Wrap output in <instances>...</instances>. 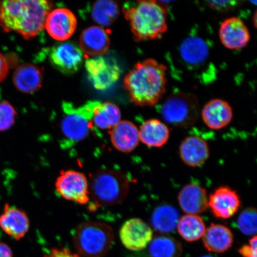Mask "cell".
<instances>
[{"label":"cell","mask_w":257,"mask_h":257,"mask_svg":"<svg viewBox=\"0 0 257 257\" xmlns=\"http://www.w3.org/2000/svg\"><path fill=\"white\" fill-rule=\"evenodd\" d=\"M52 8V3L45 0L0 2V27L31 39L44 30Z\"/></svg>","instance_id":"6da1fadb"},{"label":"cell","mask_w":257,"mask_h":257,"mask_svg":"<svg viewBox=\"0 0 257 257\" xmlns=\"http://www.w3.org/2000/svg\"><path fill=\"white\" fill-rule=\"evenodd\" d=\"M166 72L165 64L153 59L137 63L124 79L131 101L141 107L158 103L166 91Z\"/></svg>","instance_id":"7a4b0ae2"},{"label":"cell","mask_w":257,"mask_h":257,"mask_svg":"<svg viewBox=\"0 0 257 257\" xmlns=\"http://www.w3.org/2000/svg\"><path fill=\"white\" fill-rule=\"evenodd\" d=\"M123 12L137 42L159 39L168 30V13L163 2L143 0L128 3Z\"/></svg>","instance_id":"3957f363"},{"label":"cell","mask_w":257,"mask_h":257,"mask_svg":"<svg viewBox=\"0 0 257 257\" xmlns=\"http://www.w3.org/2000/svg\"><path fill=\"white\" fill-rule=\"evenodd\" d=\"M114 233L108 224L98 221H88L77 226L73 244L79 255L84 257H102L110 249Z\"/></svg>","instance_id":"277c9868"},{"label":"cell","mask_w":257,"mask_h":257,"mask_svg":"<svg viewBox=\"0 0 257 257\" xmlns=\"http://www.w3.org/2000/svg\"><path fill=\"white\" fill-rule=\"evenodd\" d=\"M89 194L98 204L112 205L126 197L128 181L123 173L111 169L99 170L91 176Z\"/></svg>","instance_id":"5b68a950"},{"label":"cell","mask_w":257,"mask_h":257,"mask_svg":"<svg viewBox=\"0 0 257 257\" xmlns=\"http://www.w3.org/2000/svg\"><path fill=\"white\" fill-rule=\"evenodd\" d=\"M99 101H89L76 107L69 102H63L64 115L61 122V130L63 136L72 143L85 140L93 128L92 118Z\"/></svg>","instance_id":"8992f818"},{"label":"cell","mask_w":257,"mask_h":257,"mask_svg":"<svg viewBox=\"0 0 257 257\" xmlns=\"http://www.w3.org/2000/svg\"><path fill=\"white\" fill-rule=\"evenodd\" d=\"M161 111L166 123L176 127H188L198 120V99L188 93L176 92L164 102Z\"/></svg>","instance_id":"52a82bcc"},{"label":"cell","mask_w":257,"mask_h":257,"mask_svg":"<svg viewBox=\"0 0 257 257\" xmlns=\"http://www.w3.org/2000/svg\"><path fill=\"white\" fill-rule=\"evenodd\" d=\"M55 187L58 194L66 200L82 205L89 201L88 180L81 172L63 170L56 180Z\"/></svg>","instance_id":"ba28073f"},{"label":"cell","mask_w":257,"mask_h":257,"mask_svg":"<svg viewBox=\"0 0 257 257\" xmlns=\"http://www.w3.org/2000/svg\"><path fill=\"white\" fill-rule=\"evenodd\" d=\"M85 67L88 78L98 91H105L116 83L119 79V66L110 57L95 56L85 61Z\"/></svg>","instance_id":"9c48e42d"},{"label":"cell","mask_w":257,"mask_h":257,"mask_svg":"<svg viewBox=\"0 0 257 257\" xmlns=\"http://www.w3.org/2000/svg\"><path fill=\"white\" fill-rule=\"evenodd\" d=\"M50 63L54 68L66 75L78 72L83 61V53L73 42L58 44L47 50Z\"/></svg>","instance_id":"30bf717a"},{"label":"cell","mask_w":257,"mask_h":257,"mask_svg":"<svg viewBox=\"0 0 257 257\" xmlns=\"http://www.w3.org/2000/svg\"><path fill=\"white\" fill-rule=\"evenodd\" d=\"M153 232L149 224L140 218L128 220L121 227L120 238L125 248L135 251L143 250L153 239Z\"/></svg>","instance_id":"8fae6325"},{"label":"cell","mask_w":257,"mask_h":257,"mask_svg":"<svg viewBox=\"0 0 257 257\" xmlns=\"http://www.w3.org/2000/svg\"><path fill=\"white\" fill-rule=\"evenodd\" d=\"M77 19L69 10L59 8L48 14L45 28L54 40L64 41L71 37L76 30Z\"/></svg>","instance_id":"7c38bea8"},{"label":"cell","mask_w":257,"mask_h":257,"mask_svg":"<svg viewBox=\"0 0 257 257\" xmlns=\"http://www.w3.org/2000/svg\"><path fill=\"white\" fill-rule=\"evenodd\" d=\"M239 196L229 186H220L208 199V206L215 217L229 219L237 213L240 206Z\"/></svg>","instance_id":"4fadbf2b"},{"label":"cell","mask_w":257,"mask_h":257,"mask_svg":"<svg viewBox=\"0 0 257 257\" xmlns=\"http://www.w3.org/2000/svg\"><path fill=\"white\" fill-rule=\"evenodd\" d=\"M210 44L203 38L192 34L182 41L179 47L181 60L191 69L204 66L210 57Z\"/></svg>","instance_id":"5bb4252c"},{"label":"cell","mask_w":257,"mask_h":257,"mask_svg":"<svg viewBox=\"0 0 257 257\" xmlns=\"http://www.w3.org/2000/svg\"><path fill=\"white\" fill-rule=\"evenodd\" d=\"M219 36L223 46L230 50L245 47L250 40L248 28L238 18H228L221 24Z\"/></svg>","instance_id":"9a60e30c"},{"label":"cell","mask_w":257,"mask_h":257,"mask_svg":"<svg viewBox=\"0 0 257 257\" xmlns=\"http://www.w3.org/2000/svg\"><path fill=\"white\" fill-rule=\"evenodd\" d=\"M178 201L182 211L187 214H201L208 206L206 190L195 184L186 185L181 189L178 195Z\"/></svg>","instance_id":"2e32d148"},{"label":"cell","mask_w":257,"mask_h":257,"mask_svg":"<svg viewBox=\"0 0 257 257\" xmlns=\"http://www.w3.org/2000/svg\"><path fill=\"white\" fill-rule=\"evenodd\" d=\"M30 219L24 211L6 204L0 216V227L6 233L19 240L30 229Z\"/></svg>","instance_id":"e0dca14e"},{"label":"cell","mask_w":257,"mask_h":257,"mask_svg":"<svg viewBox=\"0 0 257 257\" xmlns=\"http://www.w3.org/2000/svg\"><path fill=\"white\" fill-rule=\"evenodd\" d=\"M201 115L202 120L209 128L219 130L227 126L232 121V108L226 101L214 99L204 105Z\"/></svg>","instance_id":"ac0fdd59"},{"label":"cell","mask_w":257,"mask_h":257,"mask_svg":"<svg viewBox=\"0 0 257 257\" xmlns=\"http://www.w3.org/2000/svg\"><path fill=\"white\" fill-rule=\"evenodd\" d=\"M180 156L186 165L197 168L204 165L210 155L208 144L198 136L188 137L179 148Z\"/></svg>","instance_id":"d6986e66"},{"label":"cell","mask_w":257,"mask_h":257,"mask_svg":"<svg viewBox=\"0 0 257 257\" xmlns=\"http://www.w3.org/2000/svg\"><path fill=\"white\" fill-rule=\"evenodd\" d=\"M110 134L112 146L120 152H133L139 144V130L130 121H120L111 128Z\"/></svg>","instance_id":"ffe728a7"},{"label":"cell","mask_w":257,"mask_h":257,"mask_svg":"<svg viewBox=\"0 0 257 257\" xmlns=\"http://www.w3.org/2000/svg\"><path fill=\"white\" fill-rule=\"evenodd\" d=\"M79 42L80 49L83 53L95 57L103 55L110 44L107 32L98 27L86 29L80 35Z\"/></svg>","instance_id":"44dd1931"},{"label":"cell","mask_w":257,"mask_h":257,"mask_svg":"<svg viewBox=\"0 0 257 257\" xmlns=\"http://www.w3.org/2000/svg\"><path fill=\"white\" fill-rule=\"evenodd\" d=\"M202 240L209 251L223 253L233 243V234L229 228L220 224H211L205 230Z\"/></svg>","instance_id":"7402d4cb"},{"label":"cell","mask_w":257,"mask_h":257,"mask_svg":"<svg viewBox=\"0 0 257 257\" xmlns=\"http://www.w3.org/2000/svg\"><path fill=\"white\" fill-rule=\"evenodd\" d=\"M13 80L15 87L19 91L32 94L41 88L43 74L34 64H23L16 69Z\"/></svg>","instance_id":"603a6c76"},{"label":"cell","mask_w":257,"mask_h":257,"mask_svg":"<svg viewBox=\"0 0 257 257\" xmlns=\"http://www.w3.org/2000/svg\"><path fill=\"white\" fill-rule=\"evenodd\" d=\"M180 220L179 212L173 205L164 204L154 209L150 222L156 232L166 234L173 232Z\"/></svg>","instance_id":"cb8c5ba5"},{"label":"cell","mask_w":257,"mask_h":257,"mask_svg":"<svg viewBox=\"0 0 257 257\" xmlns=\"http://www.w3.org/2000/svg\"><path fill=\"white\" fill-rule=\"evenodd\" d=\"M140 140L150 147L159 148L164 146L169 138L170 131L168 126L157 119L147 120L141 125Z\"/></svg>","instance_id":"d4e9b609"},{"label":"cell","mask_w":257,"mask_h":257,"mask_svg":"<svg viewBox=\"0 0 257 257\" xmlns=\"http://www.w3.org/2000/svg\"><path fill=\"white\" fill-rule=\"evenodd\" d=\"M121 112L119 108L111 102H99L95 109L92 118L93 128L111 130L119 123Z\"/></svg>","instance_id":"484cf974"},{"label":"cell","mask_w":257,"mask_h":257,"mask_svg":"<svg viewBox=\"0 0 257 257\" xmlns=\"http://www.w3.org/2000/svg\"><path fill=\"white\" fill-rule=\"evenodd\" d=\"M178 233L187 242H194L203 237L206 227L202 218L198 215L186 214L180 218Z\"/></svg>","instance_id":"4316f807"},{"label":"cell","mask_w":257,"mask_h":257,"mask_svg":"<svg viewBox=\"0 0 257 257\" xmlns=\"http://www.w3.org/2000/svg\"><path fill=\"white\" fill-rule=\"evenodd\" d=\"M182 252L181 244L167 235L156 236L149 245L150 257H181Z\"/></svg>","instance_id":"83f0119b"},{"label":"cell","mask_w":257,"mask_h":257,"mask_svg":"<svg viewBox=\"0 0 257 257\" xmlns=\"http://www.w3.org/2000/svg\"><path fill=\"white\" fill-rule=\"evenodd\" d=\"M92 20L102 27H110L119 15V8L116 3L111 0H99L92 6Z\"/></svg>","instance_id":"f1b7e54d"},{"label":"cell","mask_w":257,"mask_h":257,"mask_svg":"<svg viewBox=\"0 0 257 257\" xmlns=\"http://www.w3.org/2000/svg\"><path fill=\"white\" fill-rule=\"evenodd\" d=\"M257 214L255 208H248L239 214L237 220V227L247 236H256Z\"/></svg>","instance_id":"f546056e"},{"label":"cell","mask_w":257,"mask_h":257,"mask_svg":"<svg viewBox=\"0 0 257 257\" xmlns=\"http://www.w3.org/2000/svg\"><path fill=\"white\" fill-rule=\"evenodd\" d=\"M16 111L8 101L0 102V131L11 128L15 122Z\"/></svg>","instance_id":"4dcf8cb0"},{"label":"cell","mask_w":257,"mask_h":257,"mask_svg":"<svg viewBox=\"0 0 257 257\" xmlns=\"http://www.w3.org/2000/svg\"><path fill=\"white\" fill-rule=\"evenodd\" d=\"M239 2L236 1H210L208 5L211 9L218 12H226L232 11L239 5Z\"/></svg>","instance_id":"1f68e13d"},{"label":"cell","mask_w":257,"mask_h":257,"mask_svg":"<svg viewBox=\"0 0 257 257\" xmlns=\"http://www.w3.org/2000/svg\"><path fill=\"white\" fill-rule=\"evenodd\" d=\"M239 252L243 257H256L257 238L252 236L249 241V244L244 245L239 249Z\"/></svg>","instance_id":"d6a6232c"},{"label":"cell","mask_w":257,"mask_h":257,"mask_svg":"<svg viewBox=\"0 0 257 257\" xmlns=\"http://www.w3.org/2000/svg\"><path fill=\"white\" fill-rule=\"evenodd\" d=\"M44 257H80L78 253H73L67 249L54 248L50 250Z\"/></svg>","instance_id":"836d02e7"},{"label":"cell","mask_w":257,"mask_h":257,"mask_svg":"<svg viewBox=\"0 0 257 257\" xmlns=\"http://www.w3.org/2000/svg\"><path fill=\"white\" fill-rule=\"evenodd\" d=\"M9 73V65L5 57L0 53V82L4 80Z\"/></svg>","instance_id":"e575fe53"},{"label":"cell","mask_w":257,"mask_h":257,"mask_svg":"<svg viewBox=\"0 0 257 257\" xmlns=\"http://www.w3.org/2000/svg\"><path fill=\"white\" fill-rule=\"evenodd\" d=\"M0 257H14L12 250L7 244L0 242Z\"/></svg>","instance_id":"d590c367"},{"label":"cell","mask_w":257,"mask_h":257,"mask_svg":"<svg viewBox=\"0 0 257 257\" xmlns=\"http://www.w3.org/2000/svg\"><path fill=\"white\" fill-rule=\"evenodd\" d=\"M253 25H254V27L256 28V12H255L254 17H253Z\"/></svg>","instance_id":"8d00e7d4"},{"label":"cell","mask_w":257,"mask_h":257,"mask_svg":"<svg viewBox=\"0 0 257 257\" xmlns=\"http://www.w3.org/2000/svg\"><path fill=\"white\" fill-rule=\"evenodd\" d=\"M201 257H214V256H211V255H205V256H202Z\"/></svg>","instance_id":"74e56055"}]
</instances>
